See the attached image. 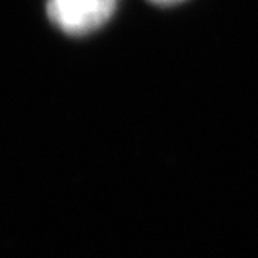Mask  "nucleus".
Listing matches in <instances>:
<instances>
[{"label": "nucleus", "instance_id": "nucleus-1", "mask_svg": "<svg viewBox=\"0 0 258 258\" xmlns=\"http://www.w3.org/2000/svg\"><path fill=\"white\" fill-rule=\"evenodd\" d=\"M119 0H47V14L55 27L69 35H84L102 27Z\"/></svg>", "mask_w": 258, "mask_h": 258}, {"label": "nucleus", "instance_id": "nucleus-2", "mask_svg": "<svg viewBox=\"0 0 258 258\" xmlns=\"http://www.w3.org/2000/svg\"><path fill=\"white\" fill-rule=\"evenodd\" d=\"M154 4H163V5H168V4H176V2H181V0H151Z\"/></svg>", "mask_w": 258, "mask_h": 258}]
</instances>
